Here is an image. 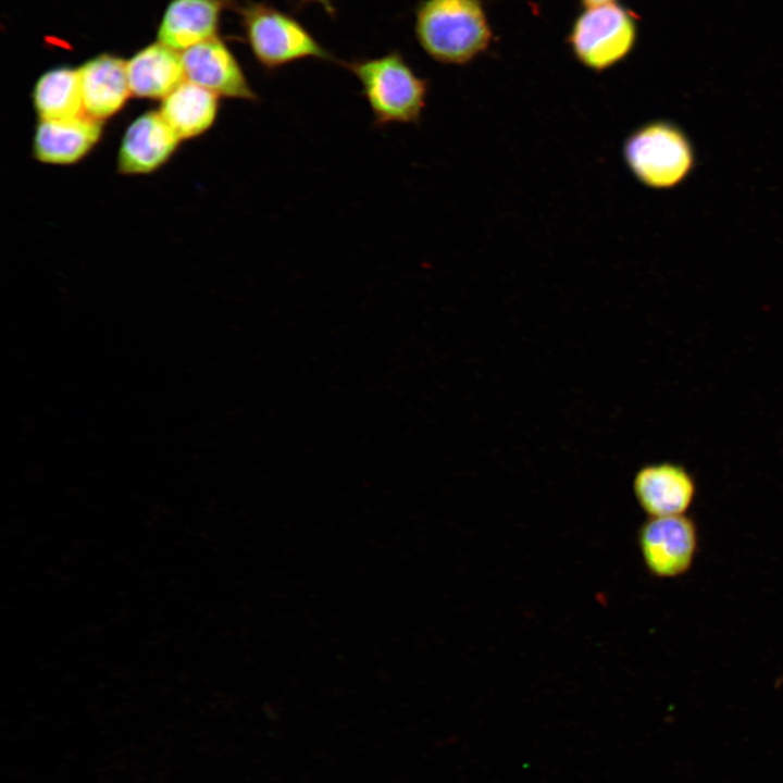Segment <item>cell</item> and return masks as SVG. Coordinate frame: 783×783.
<instances>
[{
	"label": "cell",
	"mask_w": 783,
	"mask_h": 783,
	"mask_svg": "<svg viewBox=\"0 0 783 783\" xmlns=\"http://www.w3.org/2000/svg\"><path fill=\"white\" fill-rule=\"evenodd\" d=\"M233 10L251 54L268 72L303 59L340 63L297 17L271 3L245 0Z\"/></svg>",
	"instance_id": "obj_3"
},
{
	"label": "cell",
	"mask_w": 783,
	"mask_h": 783,
	"mask_svg": "<svg viewBox=\"0 0 783 783\" xmlns=\"http://www.w3.org/2000/svg\"><path fill=\"white\" fill-rule=\"evenodd\" d=\"M85 115L102 121L117 113L132 95L126 62L112 53H100L78 69Z\"/></svg>",
	"instance_id": "obj_11"
},
{
	"label": "cell",
	"mask_w": 783,
	"mask_h": 783,
	"mask_svg": "<svg viewBox=\"0 0 783 783\" xmlns=\"http://www.w3.org/2000/svg\"><path fill=\"white\" fill-rule=\"evenodd\" d=\"M340 64L360 83L375 128L420 123L430 84L415 73L400 51L391 50L380 57L353 59Z\"/></svg>",
	"instance_id": "obj_2"
},
{
	"label": "cell",
	"mask_w": 783,
	"mask_h": 783,
	"mask_svg": "<svg viewBox=\"0 0 783 783\" xmlns=\"http://www.w3.org/2000/svg\"><path fill=\"white\" fill-rule=\"evenodd\" d=\"M33 103L40 120H69L84 115L78 70L57 66L35 83Z\"/></svg>",
	"instance_id": "obj_15"
},
{
	"label": "cell",
	"mask_w": 783,
	"mask_h": 783,
	"mask_svg": "<svg viewBox=\"0 0 783 783\" xmlns=\"http://www.w3.org/2000/svg\"><path fill=\"white\" fill-rule=\"evenodd\" d=\"M234 0H170L160 20L158 41L179 51L219 36L221 17Z\"/></svg>",
	"instance_id": "obj_10"
},
{
	"label": "cell",
	"mask_w": 783,
	"mask_h": 783,
	"mask_svg": "<svg viewBox=\"0 0 783 783\" xmlns=\"http://www.w3.org/2000/svg\"><path fill=\"white\" fill-rule=\"evenodd\" d=\"M612 1H613V0H582V2H583L586 7H593V5L604 4V3H608V2H612Z\"/></svg>",
	"instance_id": "obj_17"
},
{
	"label": "cell",
	"mask_w": 783,
	"mask_h": 783,
	"mask_svg": "<svg viewBox=\"0 0 783 783\" xmlns=\"http://www.w3.org/2000/svg\"><path fill=\"white\" fill-rule=\"evenodd\" d=\"M182 61L185 79L217 97L259 100L240 63L219 36L184 50Z\"/></svg>",
	"instance_id": "obj_7"
},
{
	"label": "cell",
	"mask_w": 783,
	"mask_h": 783,
	"mask_svg": "<svg viewBox=\"0 0 783 783\" xmlns=\"http://www.w3.org/2000/svg\"><path fill=\"white\" fill-rule=\"evenodd\" d=\"M636 38L633 13L612 1L586 7L574 21L568 42L583 66L602 72L625 59Z\"/></svg>",
	"instance_id": "obj_4"
},
{
	"label": "cell",
	"mask_w": 783,
	"mask_h": 783,
	"mask_svg": "<svg viewBox=\"0 0 783 783\" xmlns=\"http://www.w3.org/2000/svg\"><path fill=\"white\" fill-rule=\"evenodd\" d=\"M633 492L638 506L648 518L682 515L695 499L696 482L681 464L650 463L635 473Z\"/></svg>",
	"instance_id": "obj_8"
},
{
	"label": "cell",
	"mask_w": 783,
	"mask_h": 783,
	"mask_svg": "<svg viewBox=\"0 0 783 783\" xmlns=\"http://www.w3.org/2000/svg\"><path fill=\"white\" fill-rule=\"evenodd\" d=\"M179 140L160 112H147L126 129L119 151L117 170L122 174L151 173L170 159Z\"/></svg>",
	"instance_id": "obj_9"
},
{
	"label": "cell",
	"mask_w": 783,
	"mask_h": 783,
	"mask_svg": "<svg viewBox=\"0 0 783 783\" xmlns=\"http://www.w3.org/2000/svg\"><path fill=\"white\" fill-rule=\"evenodd\" d=\"M219 97L191 82L184 80L164 99L160 113L181 139L207 132L215 122Z\"/></svg>",
	"instance_id": "obj_14"
},
{
	"label": "cell",
	"mask_w": 783,
	"mask_h": 783,
	"mask_svg": "<svg viewBox=\"0 0 783 783\" xmlns=\"http://www.w3.org/2000/svg\"><path fill=\"white\" fill-rule=\"evenodd\" d=\"M101 135V121L85 114L69 120H40L34 136V156L47 164H73L97 145Z\"/></svg>",
	"instance_id": "obj_12"
},
{
	"label": "cell",
	"mask_w": 783,
	"mask_h": 783,
	"mask_svg": "<svg viewBox=\"0 0 783 783\" xmlns=\"http://www.w3.org/2000/svg\"><path fill=\"white\" fill-rule=\"evenodd\" d=\"M133 96L164 99L185 80L182 54L160 42H151L136 51L126 62Z\"/></svg>",
	"instance_id": "obj_13"
},
{
	"label": "cell",
	"mask_w": 783,
	"mask_h": 783,
	"mask_svg": "<svg viewBox=\"0 0 783 783\" xmlns=\"http://www.w3.org/2000/svg\"><path fill=\"white\" fill-rule=\"evenodd\" d=\"M622 157L637 181L658 189L680 183L692 165L686 138L675 126L662 121L633 130L623 142Z\"/></svg>",
	"instance_id": "obj_5"
},
{
	"label": "cell",
	"mask_w": 783,
	"mask_h": 783,
	"mask_svg": "<svg viewBox=\"0 0 783 783\" xmlns=\"http://www.w3.org/2000/svg\"><path fill=\"white\" fill-rule=\"evenodd\" d=\"M637 544L648 572L659 579L685 574L698 549V531L687 515L648 518L638 529Z\"/></svg>",
	"instance_id": "obj_6"
},
{
	"label": "cell",
	"mask_w": 783,
	"mask_h": 783,
	"mask_svg": "<svg viewBox=\"0 0 783 783\" xmlns=\"http://www.w3.org/2000/svg\"><path fill=\"white\" fill-rule=\"evenodd\" d=\"M301 3H316L321 5L324 11L332 17L336 15V9L334 5V0H298Z\"/></svg>",
	"instance_id": "obj_16"
},
{
	"label": "cell",
	"mask_w": 783,
	"mask_h": 783,
	"mask_svg": "<svg viewBox=\"0 0 783 783\" xmlns=\"http://www.w3.org/2000/svg\"><path fill=\"white\" fill-rule=\"evenodd\" d=\"M414 35L434 61L464 65L490 45L493 33L482 0H422L414 10Z\"/></svg>",
	"instance_id": "obj_1"
}]
</instances>
